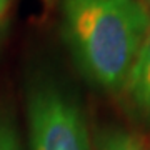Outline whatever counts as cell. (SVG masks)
I'll return each mask as SVG.
<instances>
[{
  "instance_id": "cell-1",
  "label": "cell",
  "mask_w": 150,
  "mask_h": 150,
  "mask_svg": "<svg viewBox=\"0 0 150 150\" xmlns=\"http://www.w3.org/2000/svg\"><path fill=\"white\" fill-rule=\"evenodd\" d=\"M150 30L140 0H62V35L79 70L97 87L127 83Z\"/></svg>"
},
{
  "instance_id": "cell-2",
  "label": "cell",
  "mask_w": 150,
  "mask_h": 150,
  "mask_svg": "<svg viewBox=\"0 0 150 150\" xmlns=\"http://www.w3.org/2000/svg\"><path fill=\"white\" fill-rule=\"evenodd\" d=\"M32 150H90L82 108L52 77L33 79L27 93Z\"/></svg>"
},
{
  "instance_id": "cell-3",
  "label": "cell",
  "mask_w": 150,
  "mask_h": 150,
  "mask_svg": "<svg viewBox=\"0 0 150 150\" xmlns=\"http://www.w3.org/2000/svg\"><path fill=\"white\" fill-rule=\"evenodd\" d=\"M125 85L132 100L150 117V30L139 50Z\"/></svg>"
},
{
  "instance_id": "cell-4",
  "label": "cell",
  "mask_w": 150,
  "mask_h": 150,
  "mask_svg": "<svg viewBox=\"0 0 150 150\" xmlns=\"http://www.w3.org/2000/svg\"><path fill=\"white\" fill-rule=\"evenodd\" d=\"M98 150H149L135 135L123 130H108L100 137Z\"/></svg>"
},
{
  "instance_id": "cell-5",
  "label": "cell",
  "mask_w": 150,
  "mask_h": 150,
  "mask_svg": "<svg viewBox=\"0 0 150 150\" xmlns=\"http://www.w3.org/2000/svg\"><path fill=\"white\" fill-rule=\"evenodd\" d=\"M0 150H22L15 125L7 115H0Z\"/></svg>"
},
{
  "instance_id": "cell-6",
  "label": "cell",
  "mask_w": 150,
  "mask_h": 150,
  "mask_svg": "<svg viewBox=\"0 0 150 150\" xmlns=\"http://www.w3.org/2000/svg\"><path fill=\"white\" fill-rule=\"evenodd\" d=\"M7 7H8V0H0V22H2L4 15H5Z\"/></svg>"
},
{
  "instance_id": "cell-7",
  "label": "cell",
  "mask_w": 150,
  "mask_h": 150,
  "mask_svg": "<svg viewBox=\"0 0 150 150\" xmlns=\"http://www.w3.org/2000/svg\"><path fill=\"white\" fill-rule=\"evenodd\" d=\"M144 4L145 5H150V0H144Z\"/></svg>"
}]
</instances>
